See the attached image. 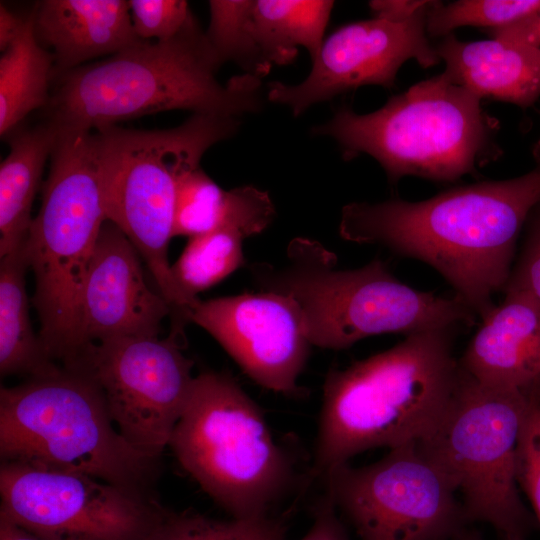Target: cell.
I'll return each mask as SVG.
<instances>
[{"mask_svg":"<svg viewBox=\"0 0 540 540\" xmlns=\"http://www.w3.org/2000/svg\"><path fill=\"white\" fill-rule=\"evenodd\" d=\"M539 201L540 164L515 178L453 187L423 201L349 203L339 233L428 264L482 320L507 284L525 221Z\"/></svg>","mask_w":540,"mask_h":540,"instance_id":"1","label":"cell"},{"mask_svg":"<svg viewBox=\"0 0 540 540\" xmlns=\"http://www.w3.org/2000/svg\"><path fill=\"white\" fill-rule=\"evenodd\" d=\"M457 329L412 333L383 352L328 372L311 479L364 451L420 443L436 432L460 382Z\"/></svg>","mask_w":540,"mask_h":540,"instance_id":"2","label":"cell"},{"mask_svg":"<svg viewBox=\"0 0 540 540\" xmlns=\"http://www.w3.org/2000/svg\"><path fill=\"white\" fill-rule=\"evenodd\" d=\"M222 62L195 19L166 41L141 40L58 75L44 109L58 129L96 130L168 110L237 118L260 110L259 78H216Z\"/></svg>","mask_w":540,"mask_h":540,"instance_id":"3","label":"cell"},{"mask_svg":"<svg viewBox=\"0 0 540 540\" xmlns=\"http://www.w3.org/2000/svg\"><path fill=\"white\" fill-rule=\"evenodd\" d=\"M282 266L251 264L261 291L290 296L299 305L312 346L343 350L386 333L470 327L476 314L464 303L412 288L380 259L356 269H339L337 257L321 243L293 239Z\"/></svg>","mask_w":540,"mask_h":540,"instance_id":"4","label":"cell"},{"mask_svg":"<svg viewBox=\"0 0 540 540\" xmlns=\"http://www.w3.org/2000/svg\"><path fill=\"white\" fill-rule=\"evenodd\" d=\"M498 130L481 99L443 71L372 113L342 106L313 133L336 140L345 160L362 153L373 157L396 184L405 176L455 182L476 174L502 155Z\"/></svg>","mask_w":540,"mask_h":540,"instance_id":"5","label":"cell"},{"mask_svg":"<svg viewBox=\"0 0 540 540\" xmlns=\"http://www.w3.org/2000/svg\"><path fill=\"white\" fill-rule=\"evenodd\" d=\"M50 158L41 206L23 249L35 277L39 339L49 358L66 366L83 349L81 295L107 221L95 131H59Z\"/></svg>","mask_w":540,"mask_h":540,"instance_id":"6","label":"cell"},{"mask_svg":"<svg viewBox=\"0 0 540 540\" xmlns=\"http://www.w3.org/2000/svg\"><path fill=\"white\" fill-rule=\"evenodd\" d=\"M0 457L1 462L82 473L146 493L158 464L120 434L95 382L63 366L1 387Z\"/></svg>","mask_w":540,"mask_h":540,"instance_id":"7","label":"cell"},{"mask_svg":"<svg viewBox=\"0 0 540 540\" xmlns=\"http://www.w3.org/2000/svg\"><path fill=\"white\" fill-rule=\"evenodd\" d=\"M168 447L233 518L269 515L292 484L287 453L276 443L259 406L226 373L195 376Z\"/></svg>","mask_w":540,"mask_h":540,"instance_id":"8","label":"cell"},{"mask_svg":"<svg viewBox=\"0 0 540 540\" xmlns=\"http://www.w3.org/2000/svg\"><path fill=\"white\" fill-rule=\"evenodd\" d=\"M238 124L236 118L193 114L170 129L111 125L94 130L107 221L129 239L162 289L173 282L168 246L174 237L177 182Z\"/></svg>","mask_w":540,"mask_h":540,"instance_id":"9","label":"cell"},{"mask_svg":"<svg viewBox=\"0 0 540 540\" xmlns=\"http://www.w3.org/2000/svg\"><path fill=\"white\" fill-rule=\"evenodd\" d=\"M530 397L484 387L461 370L447 415L420 442L461 496L468 523H488L503 539L525 540L538 527L515 473L516 444Z\"/></svg>","mask_w":540,"mask_h":540,"instance_id":"10","label":"cell"},{"mask_svg":"<svg viewBox=\"0 0 540 540\" xmlns=\"http://www.w3.org/2000/svg\"><path fill=\"white\" fill-rule=\"evenodd\" d=\"M326 494L359 540H453L467 528L457 492L420 443L329 471Z\"/></svg>","mask_w":540,"mask_h":540,"instance_id":"11","label":"cell"},{"mask_svg":"<svg viewBox=\"0 0 540 540\" xmlns=\"http://www.w3.org/2000/svg\"><path fill=\"white\" fill-rule=\"evenodd\" d=\"M0 516L42 540H151L168 511L95 477L1 462Z\"/></svg>","mask_w":540,"mask_h":540,"instance_id":"12","label":"cell"},{"mask_svg":"<svg viewBox=\"0 0 540 540\" xmlns=\"http://www.w3.org/2000/svg\"><path fill=\"white\" fill-rule=\"evenodd\" d=\"M182 336L121 337L88 344L67 368L88 375L100 389L120 434L159 459L188 401L195 376Z\"/></svg>","mask_w":540,"mask_h":540,"instance_id":"13","label":"cell"},{"mask_svg":"<svg viewBox=\"0 0 540 540\" xmlns=\"http://www.w3.org/2000/svg\"><path fill=\"white\" fill-rule=\"evenodd\" d=\"M432 3L403 23L373 17L339 27L324 39L307 78L297 85L270 83L268 99L298 116L314 104L361 86L391 89L410 59L423 68L438 64L441 59L426 30Z\"/></svg>","mask_w":540,"mask_h":540,"instance_id":"14","label":"cell"},{"mask_svg":"<svg viewBox=\"0 0 540 540\" xmlns=\"http://www.w3.org/2000/svg\"><path fill=\"white\" fill-rule=\"evenodd\" d=\"M188 320L205 329L257 384L298 392L312 345L302 311L290 296L260 291L199 300Z\"/></svg>","mask_w":540,"mask_h":540,"instance_id":"15","label":"cell"},{"mask_svg":"<svg viewBox=\"0 0 540 540\" xmlns=\"http://www.w3.org/2000/svg\"><path fill=\"white\" fill-rule=\"evenodd\" d=\"M168 315H172V307L146 283L140 254L116 225L106 221L81 295L83 349L114 338L158 336Z\"/></svg>","mask_w":540,"mask_h":540,"instance_id":"16","label":"cell"},{"mask_svg":"<svg viewBox=\"0 0 540 540\" xmlns=\"http://www.w3.org/2000/svg\"><path fill=\"white\" fill-rule=\"evenodd\" d=\"M503 292V301L481 320L459 366L484 387L539 396L540 301L525 289Z\"/></svg>","mask_w":540,"mask_h":540,"instance_id":"17","label":"cell"},{"mask_svg":"<svg viewBox=\"0 0 540 540\" xmlns=\"http://www.w3.org/2000/svg\"><path fill=\"white\" fill-rule=\"evenodd\" d=\"M33 11L36 37L44 48L52 49L54 76L141 41L128 1L44 0Z\"/></svg>","mask_w":540,"mask_h":540,"instance_id":"18","label":"cell"},{"mask_svg":"<svg viewBox=\"0 0 540 540\" xmlns=\"http://www.w3.org/2000/svg\"><path fill=\"white\" fill-rule=\"evenodd\" d=\"M435 47L444 72L481 100L528 108L540 97L539 45L506 36L467 42L449 34Z\"/></svg>","mask_w":540,"mask_h":540,"instance_id":"19","label":"cell"},{"mask_svg":"<svg viewBox=\"0 0 540 540\" xmlns=\"http://www.w3.org/2000/svg\"><path fill=\"white\" fill-rule=\"evenodd\" d=\"M58 134L46 121L11 134L9 153L0 165L1 258L17 251L28 236L33 201Z\"/></svg>","mask_w":540,"mask_h":540,"instance_id":"20","label":"cell"},{"mask_svg":"<svg viewBox=\"0 0 540 540\" xmlns=\"http://www.w3.org/2000/svg\"><path fill=\"white\" fill-rule=\"evenodd\" d=\"M29 265L23 245L0 262V372L29 378L56 373L62 366L45 352L33 331L26 291Z\"/></svg>","mask_w":540,"mask_h":540,"instance_id":"21","label":"cell"},{"mask_svg":"<svg viewBox=\"0 0 540 540\" xmlns=\"http://www.w3.org/2000/svg\"><path fill=\"white\" fill-rule=\"evenodd\" d=\"M333 1L257 0L251 9L253 35L265 62L286 65L302 46L313 62L324 41Z\"/></svg>","mask_w":540,"mask_h":540,"instance_id":"22","label":"cell"},{"mask_svg":"<svg viewBox=\"0 0 540 540\" xmlns=\"http://www.w3.org/2000/svg\"><path fill=\"white\" fill-rule=\"evenodd\" d=\"M55 59L38 41L34 11L18 38L0 58V134H10L32 111L45 109Z\"/></svg>","mask_w":540,"mask_h":540,"instance_id":"23","label":"cell"},{"mask_svg":"<svg viewBox=\"0 0 540 540\" xmlns=\"http://www.w3.org/2000/svg\"><path fill=\"white\" fill-rule=\"evenodd\" d=\"M252 235L245 226L225 221L209 232L189 238L171 265L173 279L189 310L200 300L197 297L200 292L244 264L242 243Z\"/></svg>","mask_w":540,"mask_h":540,"instance_id":"24","label":"cell"},{"mask_svg":"<svg viewBox=\"0 0 540 540\" xmlns=\"http://www.w3.org/2000/svg\"><path fill=\"white\" fill-rule=\"evenodd\" d=\"M249 195V186L222 189L200 167L186 172L176 186L174 237L191 238L217 228L244 208Z\"/></svg>","mask_w":540,"mask_h":540,"instance_id":"25","label":"cell"},{"mask_svg":"<svg viewBox=\"0 0 540 540\" xmlns=\"http://www.w3.org/2000/svg\"><path fill=\"white\" fill-rule=\"evenodd\" d=\"M253 1H209L210 22L205 32L207 40L222 62L234 61L259 78L271 66L262 57L251 27Z\"/></svg>","mask_w":540,"mask_h":540,"instance_id":"26","label":"cell"},{"mask_svg":"<svg viewBox=\"0 0 540 540\" xmlns=\"http://www.w3.org/2000/svg\"><path fill=\"white\" fill-rule=\"evenodd\" d=\"M284 520L267 516L219 520L192 511L169 512L151 540H286Z\"/></svg>","mask_w":540,"mask_h":540,"instance_id":"27","label":"cell"},{"mask_svg":"<svg viewBox=\"0 0 540 540\" xmlns=\"http://www.w3.org/2000/svg\"><path fill=\"white\" fill-rule=\"evenodd\" d=\"M540 10V0H460L449 4L433 1L427 12L429 37H445L464 26L495 29Z\"/></svg>","mask_w":540,"mask_h":540,"instance_id":"28","label":"cell"},{"mask_svg":"<svg viewBox=\"0 0 540 540\" xmlns=\"http://www.w3.org/2000/svg\"><path fill=\"white\" fill-rule=\"evenodd\" d=\"M519 489L528 498L540 528V397L531 396L522 419L515 454Z\"/></svg>","mask_w":540,"mask_h":540,"instance_id":"29","label":"cell"},{"mask_svg":"<svg viewBox=\"0 0 540 540\" xmlns=\"http://www.w3.org/2000/svg\"><path fill=\"white\" fill-rule=\"evenodd\" d=\"M132 24L139 39L166 41L182 32L194 19L183 0H131Z\"/></svg>","mask_w":540,"mask_h":540,"instance_id":"30","label":"cell"},{"mask_svg":"<svg viewBox=\"0 0 540 540\" xmlns=\"http://www.w3.org/2000/svg\"><path fill=\"white\" fill-rule=\"evenodd\" d=\"M521 236L520 251L503 291L529 290L540 301V201L529 212Z\"/></svg>","mask_w":540,"mask_h":540,"instance_id":"31","label":"cell"},{"mask_svg":"<svg viewBox=\"0 0 540 540\" xmlns=\"http://www.w3.org/2000/svg\"><path fill=\"white\" fill-rule=\"evenodd\" d=\"M299 540H350L335 505L326 493L315 507L312 525Z\"/></svg>","mask_w":540,"mask_h":540,"instance_id":"32","label":"cell"},{"mask_svg":"<svg viewBox=\"0 0 540 540\" xmlns=\"http://www.w3.org/2000/svg\"><path fill=\"white\" fill-rule=\"evenodd\" d=\"M431 1L425 0H374L369 7L374 18L393 23H403L426 8Z\"/></svg>","mask_w":540,"mask_h":540,"instance_id":"33","label":"cell"},{"mask_svg":"<svg viewBox=\"0 0 540 540\" xmlns=\"http://www.w3.org/2000/svg\"><path fill=\"white\" fill-rule=\"evenodd\" d=\"M28 15L19 16L3 4L0 5V49L4 52L23 31Z\"/></svg>","mask_w":540,"mask_h":540,"instance_id":"34","label":"cell"},{"mask_svg":"<svg viewBox=\"0 0 540 540\" xmlns=\"http://www.w3.org/2000/svg\"><path fill=\"white\" fill-rule=\"evenodd\" d=\"M0 540H42L0 516Z\"/></svg>","mask_w":540,"mask_h":540,"instance_id":"35","label":"cell"},{"mask_svg":"<svg viewBox=\"0 0 540 540\" xmlns=\"http://www.w3.org/2000/svg\"><path fill=\"white\" fill-rule=\"evenodd\" d=\"M453 540H482V537L478 531L466 528Z\"/></svg>","mask_w":540,"mask_h":540,"instance_id":"36","label":"cell"},{"mask_svg":"<svg viewBox=\"0 0 540 540\" xmlns=\"http://www.w3.org/2000/svg\"><path fill=\"white\" fill-rule=\"evenodd\" d=\"M532 154L536 162L540 164V138L534 144L533 149H532Z\"/></svg>","mask_w":540,"mask_h":540,"instance_id":"37","label":"cell"},{"mask_svg":"<svg viewBox=\"0 0 540 540\" xmlns=\"http://www.w3.org/2000/svg\"><path fill=\"white\" fill-rule=\"evenodd\" d=\"M536 28L540 38V11L536 14Z\"/></svg>","mask_w":540,"mask_h":540,"instance_id":"38","label":"cell"},{"mask_svg":"<svg viewBox=\"0 0 540 540\" xmlns=\"http://www.w3.org/2000/svg\"><path fill=\"white\" fill-rule=\"evenodd\" d=\"M503 540H516V539H503Z\"/></svg>","mask_w":540,"mask_h":540,"instance_id":"39","label":"cell"},{"mask_svg":"<svg viewBox=\"0 0 540 540\" xmlns=\"http://www.w3.org/2000/svg\"><path fill=\"white\" fill-rule=\"evenodd\" d=\"M539 396H540V394H539Z\"/></svg>","mask_w":540,"mask_h":540,"instance_id":"40","label":"cell"}]
</instances>
